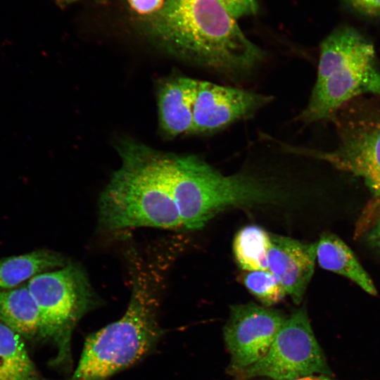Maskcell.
Wrapping results in <instances>:
<instances>
[{"instance_id": "cell-1", "label": "cell", "mask_w": 380, "mask_h": 380, "mask_svg": "<svg viewBox=\"0 0 380 380\" xmlns=\"http://www.w3.org/2000/svg\"><path fill=\"white\" fill-rule=\"evenodd\" d=\"M149 29L171 54L229 79L250 75L265 58L216 0H165Z\"/></svg>"}, {"instance_id": "cell-2", "label": "cell", "mask_w": 380, "mask_h": 380, "mask_svg": "<svg viewBox=\"0 0 380 380\" xmlns=\"http://www.w3.org/2000/svg\"><path fill=\"white\" fill-rule=\"evenodd\" d=\"M121 167L99 201V220L108 230L183 227L166 154L133 140L118 146Z\"/></svg>"}, {"instance_id": "cell-3", "label": "cell", "mask_w": 380, "mask_h": 380, "mask_svg": "<svg viewBox=\"0 0 380 380\" xmlns=\"http://www.w3.org/2000/svg\"><path fill=\"white\" fill-rule=\"evenodd\" d=\"M130 300L117 321L87 336L77 366L68 380H106L136 363L158 342L155 272L137 262Z\"/></svg>"}, {"instance_id": "cell-4", "label": "cell", "mask_w": 380, "mask_h": 380, "mask_svg": "<svg viewBox=\"0 0 380 380\" xmlns=\"http://www.w3.org/2000/svg\"><path fill=\"white\" fill-rule=\"evenodd\" d=\"M175 198L183 227H203L220 212L278 200L277 184L242 171L225 175L198 156L166 153Z\"/></svg>"}, {"instance_id": "cell-5", "label": "cell", "mask_w": 380, "mask_h": 380, "mask_svg": "<svg viewBox=\"0 0 380 380\" xmlns=\"http://www.w3.org/2000/svg\"><path fill=\"white\" fill-rule=\"evenodd\" d=\"M364 94L380 96L374 47L355 29L339 27L321 44L317 79L296 120L305 124L332 120L341 107Z\"/></svg>"}, {"instance_id": "cell-6", "label": "cell", "mask_w": 380, "mask_h": 380, "mask_svg": "<svg viewBox=\"0 0 380 380\" xmlns=\"http://www.w3.org/2000/svg\"><path fill=\"white\" fill-rule=\"evenodd\" d=\"M26 286L40 316L39 336L57 347L54 365H68L72 332L80 319L98 305V298L84 270L76 263L39 274Z\"/></svg>"}, {"instance_id": "cell-7", "label": "cell", "mask_w": 380, "mask_h": 380, "mask_svg": "<svg viewBox=\"0 0 380 380\" xmlns=\"http://www.w3.org/2000/svg\"><path fill=\"white\" fill-rule=\"evenodd\" d=\"M376 97L364 103L349 101L352 113L345 108L337 111L332 119L339 136L335 150L303 148L302 153L362 177L372 193L380 197V101Z\"/></svg>"}, {"instance_id": "cell-8", "label": "cell", "mask_w": 380, "mask_h": 380, "mask_svg": "<svg viewBox=\"0 0 380 380\" xmlns=\"http://www.w3.org/2000/svg\"><path fill=\"white\" fill-rule=\"evenodd\" d=\"M330 369L304 309L286 319L267 353L247 367L246 374L275 380H293Z\"/></svg>"}, {"instance_id": "cell-9", "label": "cell", "mask_w": 380, "mask_h": 380, "mask_svg": "<svg viewBox=\"0 0 380 380\" xmlns=\"http://www.w3.org/2000/svg\"><path fill=\"white\" fill-rule=\"evenodd\" d=\"M272 100L271 96L197 80L193 134L215 132L250 118Z\"/></svg>"}, {"instance_id": "cell-10", "label": "cell", "mask_w": 380, "mask_h": 380, "mask_svg": "<svg viewBox=\"0 0 380 380\" xmlns=\"http://www.w3.org/2000/svg\"><path fill=\"white\" fill-rule=\"evenodd\" d=\"M285 319L278 310L254 303L232 306L224 335L234 366L247 368L262 359Z\"/></svg>"}, {"instance_id": "cell-11", "label": "cell", "mask_w": 380, "mask_h": 380, "mask_svg": "<svg viewBox=\"0 0 380 380\" xmlns=\"http://www.w3.org/2000/svg\"><path fill=\"white\" fill-rule=\"evenodd\" d=\"M268 270L279 279L287 294L299 303L313 275L317 243H306L270 234Z\"/></svg>"}, {"instance_id": "cell-12", "label": "cell", "mask_w": 380, "mask_h": 380, "mask_svg": "<svg viewBox=\"0 0 380 380\" xmlns=\"http://www.w3.org/2000/svg\"><path fill=\"white\" fill-rule=\"evenodd\" d=\"M197 80L172 76L162 81L157 92L160 127L169 138L193 134V104Z\"/></svg>"}, {"instance_id": "cell-13", "label": "cell", "mask_w": 380, "mask_h": 380, "mask_svg": "<svg viewBox=\"0 0 380 380\" xmlns=\"http://www.w3.org/2000/svg\"><path fill=\"white\" fill-rule=\"evenodd\" d=\"M316 251L322 268L350 279L369 294H377L371 277L353 251L338 236L333 234H322L317 243Z\"/></svg>"}, {"instance_id": "cell-14", "label": "cell", "mask_w": 380, "mask_h": 380, "mask_svg": "<svg viewBox=\"0 0 380 380\" xmlns=\"http://www.w3.org/2000/svg\"><path fill=\"white\" fill-rule=\"evenodd\" d=\"M0 322L22 337L30 338L39 335L38 307L26 285L0 288Z\"/></svg>"}, {"instance_id": "cell-15", "label": "cell", "mask_w": 380, "mask_h": 380, "mask_svg": "<svg viewBox=\"0 0 380 380\" xmlns=\"http://www.w3.org/2000/svg\"><path fill=\"white\" fill-rule=\"evenodd\" d=\"M66 263L60 253L44 249L0 258V288L18 287L39 274Z\"/></svg>"}, {"instance_id": "cell-16", "label": "cell", "mask_w": 380, "mask_h": 380, "mask_svg": "<svg viewBox=\"0 0 380 380\" xmlns=\"http://www.w3.org/2000/svg\"><path fill=\"white\" fill-rule=\"evenodd\" d=\"M22 338L0 322V380H42Z\"/></svg>"}, {"instance_id": "cell-17", "label": "cell", "mask_w": 380, "mask_h": 380, "mask_svg": "<svg viewBox=\"0 0 380 380\" xmlns=\"http://www.w3.org/2000/svg\"><path fill=\"white\" fill-rule=\"evenodd\" d=\"M270 234L257 225H248L235 235L233 251L239 267L245 272L267 270Z\"/></svg>"}, {"instance_id": "cell-18", "label": "cell", "mask_w": 380, "mask_h": 380, "mask_svg": "<svg viewBox=\"0 0 380 380\" xmlns=\"http://www.w3.org/2000/svg\"><path fill=\"white\" fill-rule=\"evenodd\" d=\"M241 280L250 293L265 306L280 302L287 295L279 279L269 270L245 272Z\"/></svg>"}, {"instance_id": "cell-19", "label": "cell", "mask_w": 380, "mask_h": 380, "mask_svg": "<svg viewBox=\"0 0 380 380\" xmlns=\"http://www.w3.org/2000/svg\"><path fill=\"white\" fill-rule=\"evenodd\" d=\"M235 19L254 15L258 11L257 0H216Z\"/></svg>"}, {"instance_id": "cell-20", "label": "cell", "mask_w": 380, "mask_h": 380, "mask_svg": "<svg viewBox=\"0 0 380 380\" xmlns=\"http://www.w3.org/2000/svg\"><path fill=\"white\" fill-rule=\"evenodd\" d=\"M356 12L372 18L380 17V0H344Z\"/></svg>"}, {"instance_id": "cell-21", "label": "cell", "mask_w": 380, "mask_h": 380, "mask_svg": "<svg viewBox=\"0 0 380 380\" xmlns=\"http://www.w3.org/2000/svg\"><path fill=\"white\" fill-rule=\"evenodd\" d=\"M165 0H127L131 8L141 15H153L163 6Z\"/></svg>"}, {"instance_id": "cell-22", "label": "cell", "mask_w": 380, "mask_h": 380, "mask_svg": "<svg viewBox=\"0 0 380 380\" xmlns=\"http://www.w3.org/2000/svg\"><path fill=\"white\" fill-rule=\"evenodd\" d=\"M367 239L373 246L380 251V218L369 232Z\"/></svg>"}, {"instance_id": "cell-23", "label": "cell", "mask_w": 380, "mask_h": 380, "mask_svg": "<svg viewBox=\"0 0 380 380\" xmlns=\"http://www.w3.org/2000/svg\"><path fill=\"white\" fill-rule=\"evenodd\" d=\"M293 380H332L326 376H306L303 377L297 378Z\"/></svg>"}, {"instance_id": "cell-24", "label": "cell", "mask_w": 380, "mask_h": 380, "mask_svg": "<svg viewBox=\"0 0 380 380\" xmlns=\"http://www.w3.org/2000/svg\"><path fill=\"white\" fill-rule=\"evenodd\" d=\"M57 1L61 4H68L73 3V2L77 1L78 0H57Z\"/></svg>"}]
</instances>
